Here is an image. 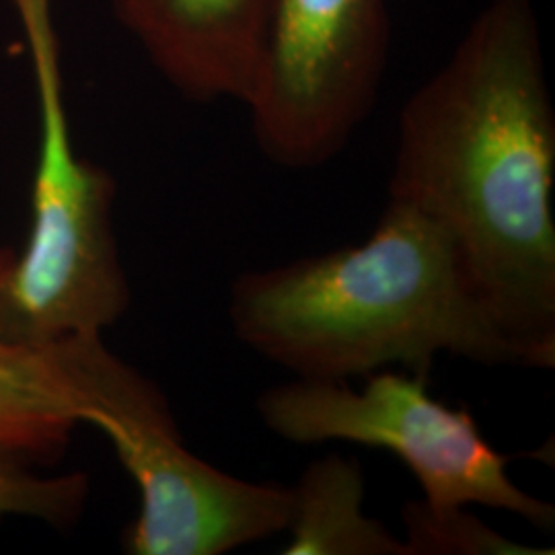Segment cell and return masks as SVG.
<instances>
[{"instance_id":"6da1fadb","label":"cell","mask_w":555,"mask_h":555,"mask_svg":"<svg viewBox=\"0 0 555 555\" xmlns=\"http://www.w3.org/2000/svg\"><path fill=\"white\" fill-rule=\"evenodd\" d=\"M533 0H490L403 103L389 199L453 243L518 366H555V112Z\"/></svg>"},{"instance_id":"7a4b0ae2","label":"cell","mask_w":555,"mask_h":555,"mask_svg":"<svg viewBox=\"0 0 555 555\" xmlns=\"http://www.w3.org/2000/svg\"><path fill=\"white\" fill-rule=\"evenodd\" d=\"M229 319L241 344L297 378L348 380L396 364L428 377L440 354L518 366L453 243L397 199L360 245L238 274Z\"/></svg>"},{"instance_id":"3957f363","label":"cell","mask_w":555,"mask_h":555,"mask_svg":"<svg viewBox=\"0 0 555 555\" xmlns=\"http://www.w3.org/2000/svg\"><path fill=\"white\" fill-rule=\"evenodd\" d=\"M36 79L40 146L25 249L0 284V334L46 348L70 337L101 336L130 305L112 222L116 181L77 155L60 70L54 15L21 13Z\"/></svg>"},{"instance_id":"277c9868","label":"cell","mask_w":555,"mask_h":555,"mask_svg":"<svg viewBox=\"0 0 555 555\" xmlns=\"http://www.w3.org/2000/svg\"><path fill=\"white\" fill-rule=\"evenodd\" d=\"M80 422L109 438L137 481L139 516L124 537L134 555H222L286 533L293 488L224 474L194 455L159 387L103 337L56 341Z\"/></svg>"},{"instance_id":"5b68a950","label":"cell","mask_w":555,"mask_h":555,"mask_svg":"<svg viewBox=\"0 0 555 555\" xmlns=\"http://www.w3.org/2000/svg\"><path fill=\"white\" fill-rule=\"evenodd\" d=\"M426 375L389 369L346 380L295 378L258 397L263 426L293 444L350 442L389 451L416 477L433 508L486 506L554 531L555 508L508 476V456L483 438L467 408L428 393Z\"/></svg>"},{"instance_id":"8992f818","label":"cell","mask_w":555,"mask_h":555,"mask_svg":"<svg viewBox=\"0 0 555 555\" xmlns=\"http://www.w3.org/2000/svg\"><path fill=\"white\" fill-rule=\"evenodd\" d=\"M391 0H272L247 103L261 155L313 171L339 157L377 105Z\"/></svg>"},{"instance_id":"52a82bcc","label":"cell","mask_w":555,"mask_h":555,"mask_svg":"<svg viewBox=\"0 0 555 555\" xmlns=\"http://www.w3.org/2000/svg\"><path fill=\"white\" fill-rule=\"evenodd\" d=\"M116 20L188 100L247 107L272 0H109Z\"/></svg>"},{"instance_id":"ba28073f","label":"cell","mask_w":555,"mask_h":555,"mask_svg":"<svg viewBox=\"0 0 555 555\" xmlns=\"http://www.w3.org/2000/svg\"><path fill=\"white\" fill-rule=\"evenodd\" d=\"M13 258V251L0 249V284ZM79 422V399L59 348L27 346L0 334V453L54 455Z\"/></svg>"},{"instance_id":"9c48e42d","label":"cell","mask_w":555,"mask_h":555,"mask_svg":"<svg viewBox=\"0 0 555 555\" xmlns=\"http://www.w3.org/2000/svg\"><path fill=\"white\" fill-rule=\"evenodd\" d=\"M293 488L286 555H410L403 537L364 513L366 481L354 456L315 459Z\"/></svg>"},{"instance_id":"30bf717a","label":"cell","mask_w":555,"mask_h":555,"mask_svg":"<svg viewBox=\"0 0 555 555\" xmlns=\"http://www.w3.org/2000/svg\"><path fill=\"white\" fill-rule=\"evenodd\" d=\"M401 520L410 555L554 554V550H537L498 533L494 527L474 515L469 506L433 508L424 500H412L403 506Z\"/></svg>"},{"instance_id":"8fae6325","label":"cell","mask_w":555,"mask_h":555,"mask_svg":"<svg viewBox=\"0 0 555 555\" xmlns=\"http://www.w3.org/2000/svg\"><path fill=\"white\" fill-rule=\"evenodd\" d=\"M87 490L82 474L34 476L20 467L17 456L0 453V518L31 516L64 525L80 515Z\"/></svg>"}]
</instances>
